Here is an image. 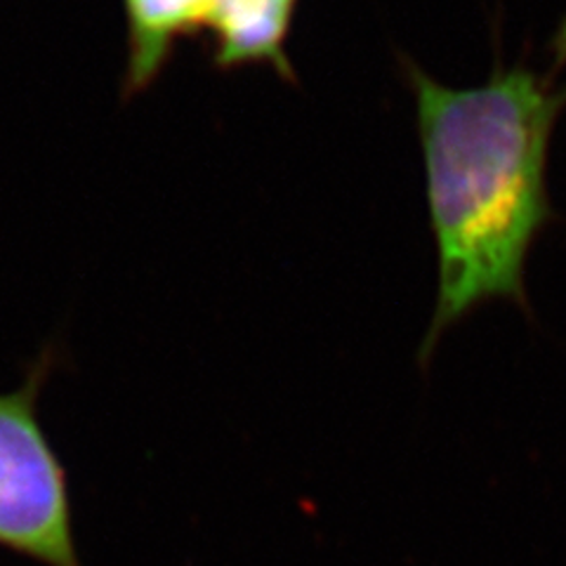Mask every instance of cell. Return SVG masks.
Instances as JSON below:
<instances>
[{
  "instance_id": "cell-1",
  "label": "cell",
  "mask_w": 566,
  "mask_h": 566,
  "mask_svg": "<svg viewBox=\"0 0 566 566\" xmlns=\"http://www.w3.org/2000/svg\"><path fill=\"white\" fill-rule=\"evenodd\" d=\"M416 99L428 208L437 243V305L420 364L441 333L491 300L526 307V260L553 220L547 158L566 85L528 66L495 69L476 87H449L401 57Z\"/></svg>"
},
{
  "instance_id": "cell-2",
  "label": "cell",
  "mask_w": 566,
  "mask_h": 566,
  "mask_svg": "<svg viewBox=\"0 0 566 566\" xmlns=\"http://www.w3.org/2000/svg\"><path fill=\"white\" fill-rule=\"evenodd\" d=\"M60 366L45 347L20 387L0 392V551L39 566H85L69 470L41 422V395Z\"/></svg>"
},
{
  "instance_id": "cell-3",
  "label": "cell",
  "mask_w": 566,
  "mask_h": 566,
  "mask_svg": "<svg viewBox=\"0 0 566 566\" xmlns=\"http://www.w3.org/2000/svg\"><path fill=\"white\" fill-rule=\"evenodd\" d=\"M297 0H210L206 31L210 62L220 71L268 64L274 74L297 83L289 57V35Z\"/></svg>"
},
{
  "instance_id": "cell-4",
  "label": "cell",
  "mask_w": 566,
  "mask_h": 566,
  "mask_svg": "<svg viewBox=\"0 0 566 566\" xmlns=\"http://www.w3.org/2000/svg\"><path fill=\"white\" fill-rule=\"evenodd\" d=\"M210 0H123L128 60L123 71V99L137 97L158 81L177 43L206 29Z\"/></svg>"
},
{
  "instance_id": "cell-5",
  "label": "cell",
  "mask_w": 566,
  "mask_h": 566,
  "mask_svg": "<svg viewBox=\"0 0 566 566\" xmlns=\"http://www.w3.org/2000/svg\"><path fill=\"white\" fill-rule=\"evenodd\" d=\"M551 52H553V62L555 69H562L566 64V14L559 20L555 33H553V43H551Z\"/></svg>"
}]
</instances>
